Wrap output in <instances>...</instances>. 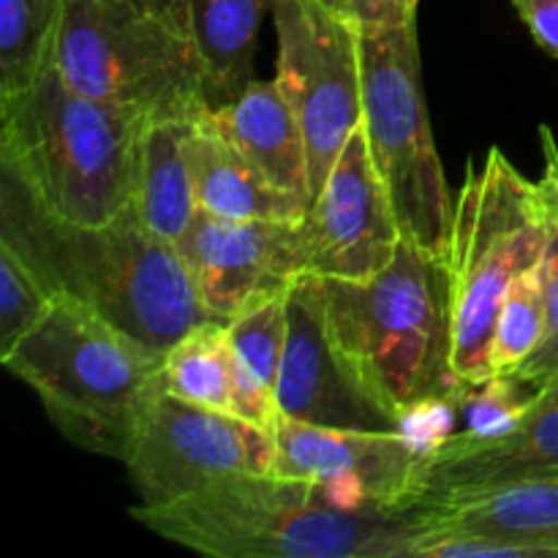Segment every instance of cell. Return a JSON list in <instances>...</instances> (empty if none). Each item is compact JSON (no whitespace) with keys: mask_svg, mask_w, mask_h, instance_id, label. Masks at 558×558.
I'll list each match as a JSON object with an SVG mask.
<instances>
[{"mask_svg":"<svg viewBox=\"0 0 558 558\" xmlns=\"http://www.w3.org/2000/svg\"><path fill=\"white\" fill-rule=\"evenodd\" d=\"M178 251L202 305L223 325L303 276L298 221H229L199 210Z\"/></svg>","mask_w":558,"mask_h":558,"instance_id":"obj_13","label":"cell"},{"mask_svg":"<svg viewBox=\"0 0 558 558\" xmlns=\"http://www.w3.org/2000/svg\"><path fill=\"white\" fill-rule=\"evenodd\" d=\"M131 515L158 537L216 558H414L425 510H354L305 477L238 472Z\"/></svg>","mask_w":558,"mask_h":558,"instance_id":"obj_2","label":"cell"},{"mask_svg":"<svg viewBox=\"0 0 558 558\" xmlns=\"http://www.w3.org/2000/svg\"><path fill=\"white\" fill-rule=\"evenodd\" d=\"M325 3L357 27H385L417 20L420 0H325Z\"/></svg>","mask_w":558,"mask_h":558,"instance_id":"obj_27","label":"cell"},{"mask_svg":"<svg viewBox=\"0 0 558 558\" xmlns=\"http://www.w3.org/2000/svg\"><path fill=\"white\" fill-rule=\"evenodd\" d=\"M183 3L199 47L207 107H227L254 82L256 33L272 0H183Z\"/></svg>","mask_w":558,"mask_h":558,"instance_id":"obj_19","label":"cell"},{"mask_svg":"<svg viewBox=\"0 0 558 558\" xmlns=\"http://www.w3.org/2000/svg\"><path fill=\"white\" fill-rule=\"evenodd\" d=\"M289 336L276 401L283 417L341 430H407L352 379L327 327L325 281L300 276L289 289Z\"/></svg>","mask_w":558,"mask_h":558,"instance_id":"obj_14","label":"cell"},{"mask_svg":"<svg viewBox=\"0 0 558 558\" xmlns=\"http://www.w3.org/2000/svg\"><path fill=\"white\" fill-rule=\"evenodd\" d=\"M52 300L38 272L0 240V357L41 322Z\"/></svg>","mask_w":558,"mask_h":558,"instance_id":"obj_26","label":"cell"},{"mask_svg":"<svg viewBox=\"0 0 558 558\" xmlns=\"http://www.w3.org/2000/svg\"><path fill=\"white\" fill-rule=\"evenodd\" d=\"M545 332V294L539 265L515 278L494 327L490 365L494 376H515L539 347Z\"/></svg>","mask_w":558,"mask_h":558,"instance_id":"obj_24","label":"cell"},{"mask_svg":"<svg viewBox=\"0 0 558 558\" xmlns=\"http://www.w3.org/2000/svg\"><path fill=\"white\" fill-rule=\"evenodd\" d=\"M363 131L407 240L447 259L456 199L430 134L417 20L360 27Z\"/></svg>","mask_w":558,"mask_h":558,"instance_id":"obj_8","label":"cell"},{"mask_svg":"<svg viewBox=\"0 0 558 558\" xmlns=\"http://www.w3.org/2000/svg\"><path fill=\"white\" fill-rule=\"evenodd\" d=\"M213 118L267 183L305 207L314 202L305 131L276 80H254L243 96L227 107L213 109Z\"/></svg>","mask_w":558,"mask_h":558,"instance_id":"obj_18","label":"cell"},{"mask_svg":"<svg viewBox=\"0 0 558 558\" xmlns=\"http://www.w3.org/2000/svg\"><path fill=\"white\" fill-rule=\"evenodd\" d=\"M539 49L558 60V0H510Z\"/></svg>","mask_w":558,"mask_h":558,"instance_id":"obj_28","label":"cell"},{"mask_svg":"<svg viewBox=\"0 0 558 558\" xmlns=\"http://www.w3.org/2000/svg\"><path fill=\"white\" fill-rule=\"evenodd\" d=\"M189 161L196 205L229 221H300L308 207L262 178L205 107L191 123Z\"/></svg>","mask_w":558,"mask_h":558,"instance_id":"obj_17","label":"cell"},{"mask_svg":"<svg viewBox=\"0 0 558 558\" xmlns=\"http://www.w3.org/2000/svg\"><path fill=\"white\" fill-rule=\"evenodd\" d=\"M287 294L265 300L254 308L243 311L227 325L229 341L234 354L248 365L251 374L270 392H276L278 374H281L283 349L289 336V308Z\"/></svg>","mask_w":558,"mask_h":558,"instance_id":"obj_25","label":"cell"},{"mask_svg":"<svg viewBox=\"0 0 558 558\" xmlns=\"http://www.w3.org/2000/svg\"><path fill=\"white\" fill-rule=\"evenodd\" d=\"M0 240L54 298L87 305L156 352L167 354L185 332L213 319L178 245L158 238L136 207L101 227H76L44 213L0 172Z\"/></svg>","mask_w":558,"mask_h":558,"instance_id":"obj_1","label":"cell"},{"mask_svg":"<svg viewBox=\"0 0 558 558\" xmlns=\"http://www.w3.org/2000/svg\"><path fill=\"white\" fill-rule=\"evenodd\" d=\"M191 123L194 118L158 120L142 134L134 207L142 221L172 245L183 240L199 213L189 161Z\"/></svg>","mask_w":558,"mask_h":558,"instance_id":"obj_20","label":"cell"},{"mask_svg":"<svg viewBox=\"0 0 558 558\" xmlns=\"http://www.w3.org/2000/svg\"><path fill=\"white\" fill-rule=\"evenodd\" d=\"M147 125L142 114L74 90L49 65L0 109V172L58 221L101 227L134 207Z\"/></svg>","mask_w":558,"mask_h":558,"instance_id":"obj_4","label":"cell"},{"mask_svg":"<svg viewBox=\"0 0 558 558\" xmlns=\"http://www.w3.org/2000/svg\"><path fill=\"white\" fill-rule=\"evenodd\" d=\"M52 65L74 90L150 123L207 107L183 0H65Z\"/></svg>","mask_w":558,"mask_h":558,"instance_id":"obj_6","label":"cell"},{"mask_svg":"<svg viewBox=\"0 0 558 558\" xmlns=\"http://www.w3.org/2000/svg\"><path fill=\"white\" fill-rule=\"evenodd\" d=\"M403 234L360 125L343 145L325 189L298 221L303 276L368 281L398 254Z\"/></svg>","mask_w":558,"mask_h":558,"instance_id":"obj_12","label":"cell"},{"mask_svg":"<svg viewBox=\"0 0 558 558\" xmlns=\"http://www.w3.org/2000/svg\"><path fill=\"white\" fill-rule=\"evenodd\" d=\"M276 469L319 483L354 510H412L434 441L412 430H341L278 417Z\"/></svg>","mask_w":558,"mask_h":558,"instance_id":"obj_11","label":"cell"},{"mask_svg":"<svg viewBox=\"0 0 558 558\" xmlns=\"http://www.w3.org/2000/svg\"><path fill=\"white\" fill-rule=\"evenodd\" d=\"M322 281L332 347L365 396L412 434L436 423L461 387L447 262L403 238L379 276Z\"/></svg>","mask_w":558,"mask_h":558,"instance_id":"obj_3","label":"cell"},{"mask_svg":"<svg viewBox=\"0 0 558 558\" xmlns=\"http://www.w3.org/2000/svg\"><path fill=\"white\" fill-rule=\"evenodd\" d=\"M234 349L223 322L207 319L163 354V392L234 414Z\"/></svg>","mask_w":558,"mask_h":558,"instance_id":"obj_21","label":"cell"},{"mask_svg":"<svg viewBox=\"0 0 558 558\" xmlns=\"http://www.w3.org/2000/svg\"><path fill=\"white\" fill-rule=\"evenodd\" d=\"M0 363L36 392L60 436L114 461L129 458L163 392V352L63 294Z\"/></svg>","mask_w":558,"mask_h":558,"instance_id":"obj_5","label":"cell"},{"mask_svg":"<svg viewBox=\"0 0 558 558\" xmlns=\"http://www.w3.org/2000/svg\"><path fill=\"white\" fill-rule=\"evenodd\" d=\"M278 36L276 82L298 112L319 194L349 136L363 125L360 27L325 0H272Z\"/></svg>","mask_w":558,"mask_h":558,"instance_id":"obj_9","label":"cell"},{"mask_svg":"<svg viewBox=\"0 0 558 558\" xmlns=\"http://www.w3.org/2000/svg\"><path fill=\"white\" fill-rule=\"evenodd\" d=\"M558 474V376L539 387L501 434L441 436L420 474L417 507L472 499L523 480Z\"/></svg>","mask_w":558,"mask_h":558,"instance_id":"obj_15","label":"cell"},{"mask_svg":"<svg viewBox=\"0 0 558 558\" xmlns=\"http://www.w3.org/2000/svg\"><path fill=\"white\" fill-rule=\"evenodd\" d=\"M543 140V178L537 180L548 213V245L539 259V278L545 294V332L532 357L518 368L515 379L537 392L558 376V145L548 125L539 129Z\"/></svg>","mask_w":558,"mask_h":558,"instance_id":"obj_23","label":"cell"},{"mask_svg":"<svg viewBox=\"0 0 558 558\" xmlns=\"http://www.w3.org/2000/svg\"><path fill=\"white\" fill-rule=\"evenodd\" d=\"M420 510L430 532L414 558H558V474Z\"/></svg>","mask_w":558,"mask_h":558,"instance_id":"obj_16","label":"cell"},{"mask_svg":"<svg viewBox=\"0 0 558 558\" xmlns=\"http://www.w3.org/2000/svg\"><path fill=\"white\" fill-rule=\"evenodd\" d=\"M548 245V213L537 180L490 147L485 161H469L456 199L447 276L452 311V374L474 387L494 379L490 343L507 292Z\"/></svg>","mask_w":558,"mask_h":558,"instance_id":"obj_7","label":"cell"},{"mask_svg":"<svg viewBox=\"0 0 558 558\" xmlns=\"http://www.w3.org/2000/svg\"><path fill=\"white\" fill-rule=\"evenodd\" d=\"M65 0H0V109L52 65Z\"/></svg>","mask_w":558,"mask_h":558,"instance_id":"obj_22","label":"cell"},{"mask_svg":"<svg viewBox=\"0 0 558 558\" xmlns=\"http://www.w3.org/2000/svg\"><path fill=\"white\" fill-rule=\"evenodd\" d=\"M123 463L140 505L161 507L227 474L272 472L276 439L238 414L161 392Z\"/></svg>","mask_w":558,"mask_h":558,"instance_id":"obj_10","label":"cell"}]
</instances>
